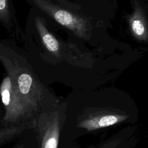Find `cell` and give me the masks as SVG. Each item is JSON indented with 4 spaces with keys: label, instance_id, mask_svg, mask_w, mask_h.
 Here are the masks:
<instances>
[{
    "label": "cell",
    "instance_id": "cell-1",
    "mask_svg": "<svg viewBox=\"0 0 148 148\" xmlns=\"http://www.w3.org/2000/svg\"><path fill=\"white\" fill-rule=\"evenodd\" d=\"M64 102L65 120L59 148H83L78 143L80 139L136 125L139 120L135 102L122 95H75Z\"/></svg>",
    "mask_w": 148,
    "mask_h": 148
},
{
    "label": "cell",
    "instance_id": "cell-2",
    "mask_svg": "<svg viewBox=\"0 0 148 148\" xmlns=\"http://www.w3.org/2000/svg\"><path fill=\"white\" fill-rule=\"evenodd\" d=\"M0 94L5 111L2 123L9 126L35 121L36 118L18 93L12 76H8L3 79Z\"/></svg>",
    "mask_w": 148,
    "mask_h": 148
},
{
    "label": "cell",
    "instance_id": "cell-3",
    "mask_svg": "<svg viewBox=\"0 0 148 148\" xmlns=\"http://www.w3.org/2000/svg\"><path fill=\"white\" fill-rule=\"evenodd\" d=\"M65 103H58L36 117L40 148H59L65 120Z\"/></svg>",
    "mask_w": 148,
    "mask_h": 148
},
{
    "label": "cell",
    "instance_id": "cell-4",
    "mask_svg": "<svg viewBox=\"0 0 148 148\" xmlns=\"http://www.w3.org/2000/svg\"><path fill=\"white\" fill-rule=\"evenodd\" d=\"M138 130L136 124L124 127L98 143L83 148H135L140 139Z\"/></svg>",
    "mask_w": 148,
    "mask_h": 148
},
{
    "label": "cell",
    "instance_id": "cell-5",
    "mask_svg": "<svg viewBox=\"0 0 148 148\" xmlns=\"http://www.w3.org/2000/svg\"><path fill=\"white\" fill-rule=\"evenodd\" d=\"M51 14L61 25L72 31L82 38H87L88 29L84 20L73 13L61 9H53Z\"/></svg>",
    "mask_w": 148,
    "mask_h": 148
},
{
    "label": "cell",
    "instance_id": "cell-6",
    "mask_svg": "<svg viewBox=\"0 0 148 148\" xmlns=\"http://www.w3.org/2000/svg\"><path fill=\"white\" fill-rule=\"evenodd\" d=\"M130 26L133 34L140 39H145L147 36V30L140 12L135 11L130 19Z\"/></svg>",
    "mask_w": 148,
    "mask_h": 148
},
{
    "label": "cell",
    "instance_id": "cell-7",
    "mask_svg": "<svg viewBox=\"0 0 148 148\" xmlns=\"http://www.w3.org/2000/svg\"><path fill=\"white\" fill-rule=\"evenodd\" d=\"M38 29L42 42L46 49L51 53H57L60 49V45L56 38L46 29L42 24H38Z\"/></svg>",
    "mask_w": 148,
    "mask_h": 148
},
{
    "label": "cell",
    "instance_id": "cell-8",
    "mask_svg": "<svg viewBox=\"0 0 148 148\" xmlns=\"http://www.w3.org/2000/svg\"><path fill=\"white\" fill-rule=\"evenodd\" d=\"M32 124V123H25L20 125L6 126L3 129L0 130V144L18 135L25 130L30 128L29 125Z\"/></svg>",
    "mask_w": 148,
    "mask_h": 148
},
{
    "label": "cell",
    "instance_id": "cell-9",
    "mask_svg": "<svg viewBox=\"0 0 148 148\" xmlns=\"http://www.w3.org/2000/svg\"><path fill=\"white\" fill-rule=\"evenodd\" d=\"M8 3L6 0H0V14H3L6 11Z\"/></svg>",
    "mask_w": 148,
    "mask_h": 148
}]
</instances>
